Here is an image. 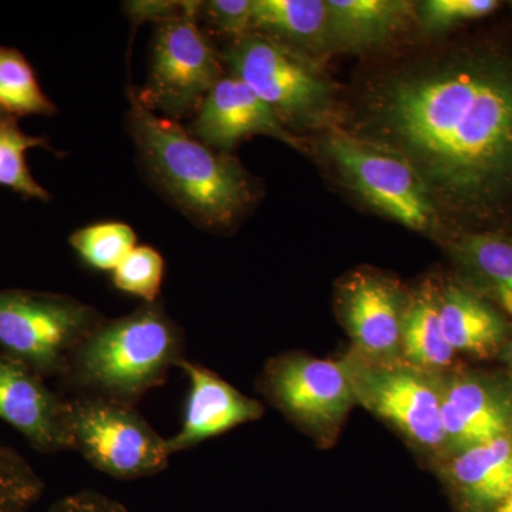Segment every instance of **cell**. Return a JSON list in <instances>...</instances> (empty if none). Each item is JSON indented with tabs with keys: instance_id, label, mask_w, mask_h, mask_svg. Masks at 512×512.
Returning <instances> with one entry per match:
<instances>
[{
	"instance_id": "5b68a950",
	"label": "cell",
	"mask_w": 512,
	"mask_h": 512,
	"mask_svg": "<svg viewBox=\"0 0 512 512\" xmlns=\"http://www.w3.org/2000/svg\"><path fill=\"white\" fill-rule=\"evenodd\" d=\"M67 429L73 451L117 480L157 476L170 466L167 439L134 406L100 397H67Z\"/></svg>"
},
{
	"instance_id": "9a60e30c",
	"label": "cell",
	"mask_w": 512,
	"mask_h": 512,
	"mask_svg": "<svg viewBox=\"0 0 512 512\" xmlns=\"http://www.w3.org/2000/svg\"><path fill=\"white\" fill-rule=\"evenodd\" d=\"M446 451L457 454L512 430V402L488 380L473 375L440 379Z\"/></svg>"
},
{
	"instance_id": "4316f807",
	"label": "cell",
	"mask_w": 512,
	"mask_h": 512,
	"mask_svg": "<svg viewBox=\"0 0 512 512\" xmlns=\"http://www.w3.org/2000/svg\"><path fill=\"white\" fill-rule=\"evenodd\" d=\"M498 8L497 0H427L417 9L424 28L434 32L484 18Z\"/></svg>"
},
{
	"instance_id": "1f68e13d",
	"label": "cell",
	"mask_w": 512,
	"mask_h": 512,
	"mask_svg": "<svg viewBox=\"0 0 512 512\" xmlns=\"http://www.w3.org/2000/svg\"><path fill=\"white\" fill-rule=\"evenodd\" d=\"M493 512H512V491Z\"/></svg>"
},
{
	"instance_id": "7a4b0ae2",
	"label": "cell",
	"mask_w": 512,
	"mask_h": 512,
	"mask_svg": "<svg viewBox=\"0 0 512 512\" xmlns=\"http://www.w3.org/2000/svg\"><path fill=\"white\" fill-rule=\"evenodd\" d=\"M185 359L184 330L160 301L106 319L74 350L60 386L73 396H92L136 407L165 383Z\"/></svg>"
},
{
	"instance_id": "277c9868",
	"label": "cell",
	"mask_w": 512,
	"mask_h": 512,
	"mask_svg": "<svg viewBox=\"0 0 512 512\" xmlns=\"http://www.w3.org/2000/svg\"><path fill=\"white\" fill-rule=\"evenodd\" d=\"M106 319L63 293L0 289V350L43 379L59 380L74 350Z\"/></svg>"
},
{
	"instance_id": "d6986e66",
	"label": "cell",
	"mask_w": 512,
	"mask_h": 512,
	"mask_svg": "<svg viewBox=\"0 0 512 512\" xmlns=\"http://www.w3.org/2000/svg\"><path fill=\"white\" fill-rule=\"evenodd\" d=\"M400 350L404 362L437 375L453 363L454 352L444 336L440 318V293L424 286L406 303Z\"/></svg>"
},
{
	"instance_id": "52a82bcc",
	"label": "cell",
	"mask_w": 512,
	"mask_h": 512,
	"mask_svg": "<svg viewBox=\"0 0 512 512\" xmlns=\"http://www.w3.org/2000/svg\"><path fill=\"white\" fill-rule=\"evenodd\" d=\"M201 2L158 22L153 43L150 79L138 99L168 119L197 111L215 84L222 79L217 53L198 28Z\"/></svg>"
},
{
	"instance_id": "f546056e",
	"label": "cell",
	"mask_w": 512,
	"mask_h": 512,
	"mask_svg": "<svg viewBox=\"0 0 512 512\" xmlns=\"http://www.w3.org/2000/svg\"><path fill=\"white\" fill-rule=\"evenodd\" d=\"M192 2H133L127 3L131 18L161 20L173 18L175 15L190 9Z\"/></svg>"
},
{
	"instance_id": "30bf717a",
	"label": "cell",
	"mask_w": 512,
	"mask_h": 512,
	"mask_svg": "<svg viewBox=\"0 0 512 512\" xmlns=\"http://www.w3.org/2000/svg\"><path fill=\"white\" fill-rule=\"evenodd\" d=\"M262 389L269 402L305 429H338L356 397L345 363L288 353L265 367Z\"/></svg>"
},
{
	"instance_id": "44dd1931",
	"label": "cell",
	"mask_w": 512,
	"mask_h": 512,
	"mask_svg": "<svg viewBox=\"0 0 512 512\" xmlns=\"http://www.w3.org/2000/svg\"><path fill=\"white\" fill-rule=\"evenodd\" d=\"M454 254L476 284L512 318V238L494 232L466 235L454 245Z\"/></svg>"
},
{
	"instance_id": "4fadbf2b",
	"label": "cell",
	"mask_w": 512,
	"mask_h": 512,
	"mask_svg": "<svg viewBox=\"0 0 512 512\" xmlns=\"http://www.w3.org/2000/svg\"><path fill=\"white\" fill-rule=\"evenodd\" d=\"M177 367L187 376L190 390L181 429L167 439L171 454L197 447L241 424L261 419L264 414V406L258 400L245 396L208 367L187 357Z\"/></svg>"
},
{
	"instance_id": "9c48e42d",
	"label": "cell",
	"mask_w": 512,
	"mask_h": 512,
	"mask_svg": "<svg viewBox=\"0 0 512 512\" xmlns=\"http://www.w3.org/2000/svg\"><path fill=\"white\" fill-rule=\"evenodd\" d=\"M225 60L234 77L247 84L281 120L318 119L330 104V86L289 47L259 33L235 40Z\"/></svg>"
},
{
	"instance_id": "7402d4cb",
	"label": "cell",
	"mask_w": 512,
	"mask_h": 512,
	"mask_svg": "<svg viewBox=\"0 0 512 512\" xmlns=\"http://www.w3.org/2000/svg\"><path fill=\"white\" fill-rule=\"evenodd\" d=\"M0 107L12 117L52 116L55 104L40 89L35 70L16 49L0 46Z\"/></svg>"
},
{
	"instance_id": "f1b7e54d",
	"label": "cell",
	"mask_w": 512,
	"mask_h": 512,
	"mask_svg": "<svg viewBox=\"0 0 512 512\" xmlns=\"http://www.w3.org/2000/svg\"><path fill=\"white\" fill-rule=\"evenodd\" d=\"M46 512H130L126 505L96 490H82L64 495Z\"/></svg>"
},
{
	"instance_id": "3957f363",
	"label": "cell",
	"mask_w": 512,
	"mask_h": 512,
	"mask_svg": "<svg viewBox=\"0 0 512 512\" xmlns=\"http://www.w3.org/2000/svg\"><path fill=\"white\" fill-rule=\"evenodd\" d=\"M128 126L147 173L161 191L204 227H227L251 201L237 161L192 137L177 121L160 117L130 93Z\"/></svg>"
},
{
	"instance_id": "8fae6325",
	"label": "cell",
	"mask_w": 512,
	"mask_h": 512,
	"mask_svg": "<svg viewBox=\"0 0 512 512\" xmlns=\"http://www.w3.org/2000/svg\"><path fill=\"white\" fill-rule=\"evenodd\" d=\"M0 420L19 431L37 453L73 451L67 397L50 390L30 367L0 350Z\"/></svg>"
},
{
	"instance_id": "d4e9b609",
	"label": "cell",
	"mask_w": 512,
	"mask_h": 512,
	"mask_svg": "<svg viewBox=\"0 0 512 512\" xmlns=\"http://www.w3.org/2000/svg\"><path fill=\"white\" fill-rule=\"evenodd\" d=\"M46 484L16 448L0 443V512H30Z\"/></svg>"
},
{
	"instance_id": "ac0fdd59",
	"label": "cell",
	"mask_w": 512,
	"mask_h": 512,
	"mask_svg": "<svg viewBox=\"0 0 512 512\" xmlns=\"http://www.w3.org/2000/svg\"><path fill=\"white\" fill-rule=\"evenodd\" d=\"M329 40L346 49L383 42L402 28L414 6L402 0H328Z\"/></svg>"
},
{
	"instance_id": "603a6c76",
	"label": "cell",
	"mask_w": 512,
	"mask_h": 512,
	"mask_svg": "<svg viewBox=\"0 0 512 512\" xmlns=\"http://www.w3.org/2000/svg\"><path fill=\"white\" fill-rule=\"evenodd\" d=\"M47 147L45 138L28 136L16 119L0 124V185L32 200L50 201V194L30 173L25 154L30 148Z\"/></svg>"
},
{
	"instance_id": "83f0119b",
	"label": "cell",
	"mask_w": 512,
	"mask_h": 512,
	"mask_svg": "<svg viewBox=\"0 0 512 512\" xmlns=\"http://www.w3.org/2000/svg\"><path fill=\"white\" fill-rule=\"evenodd\" d=\"M252 3L254 0H211L201 2L200 12L217 32L239 40L254 33Z\"/></svg>"
},
{
	"instance_id": "2e32d148",
	"label": "cell",
	"mask_w": 512,
	"mask_h": 512,
	"mask_svg": "<svg viewBox=\"0 0 512 512\" xmlns=\"http://www.w3.org/2000/svg\"><path fill=\"white\" fill-rule=\"evenodd\" d=\"M446 478L463 512H493L512 491V430L448 461Z\"/></svg>"
},
{
	"instance_id": "7c38bea8",
	"label": "cell",
	"mask_w": 512,
	"mask_h": 512,
	"mask_svg": "<svg viewBox=\"0 0 512 512\" xmlns=\"http://www.w3.org/2000/svg\"><path fill=\"white\" fill-rule=\"evenodd\" d=\"M191 134L220 150H229L252 136L274 137L299 147L275 110L234 76L222 77L202 101Z\"/></svg>"
},
{
	"instance_id": "d6a6232c",
	"label": "cell",
	"mask_w": 512,
	"mask_h": 512,
	"mask_svg": "<svg viewBox=\"0 0 512 512\" xmlns=\"http://www.w3.org/2000/svg\"><path fill=\"white\" fill-rule=\"evenodd\" d=\"M9 119H15V117L9 116V114L0 107V124L5 123V121Z\"/></svg>"
},
{
	"instance_id": "4dcf8cb0",
	"label": "cell",
	"mask_w": 512,
	"mask_h": 512,
	"mask_svg": "<svg viewBox=\"0 0 512 512\" xmlns=\"http://www.w3.org/2000/svg\"><path fill=\"white\" fill-rule=\"evenodd\" d=\"M501 350H503L505 362L512 367V328L508 329L507 339Z\"/></svg>"
},
{
	"instance_id": "6da1fadb",
	"label": "cell",
	"mask_w": 512,
	"mask_h": 512,
	"mask_svg": "<svg viewBox=\"0 0 512 512\" xmlns=\"http://www.w3.org/2000/svg\"><path fill=\"white\" fill-rule=\"evenodd\" d=\"M377 130L431 197L491 214L512 201V57L474 52L392 80L376 97Z\"/></svg>"
},
{
	"instance_id": "ba28073f",
	"label": "cell",
	"mask_w": 512,
	"mask_h": 512,
	"mask_svg": "<svg viewBox=\"0 0 512 512\" xmlns=\"http://www.w3.org/2000/svg\"><path fill=\"white\" fill-rule=\"evenodd\" d=\"M326 151L350 185L377 210L416 231L433 227V197L402 154L345 133L330 134Z\"/></svg>"
},
{
	"instance_id": "484cf974",
	"label": "cell",
	"mask_w": 512,
	"mask_h": 512,
	"mask_svg": "<svg viewBox=\"0 0 512 512\" xmlns=\"http://www.w3.org/2000/svg\"><path fill=\"white\" fill-rule=\"evenodd\" d=\"M164 278V259L157 249L136 247L113 271V284L119 291L157 302Z\"/></svg>"
},
{
	"instance_id": "cb8c5ba5",
	"label": "cell",
	"mask_w": 512,
	"mask_h": 512,
	"mask_svg": "<svg viewBox=\"0 0 512 512\" xmlns=\"http://www.w3.org/2000/svg\"><path fill=\"white\" fill-rule=\"evenodd\" d=\"M70 245L90 268L113 272L137 247V235L123 222H99L74 231Z\"/></svg>"
},
{
	"instance_id": "5bb4252c",
	"label": "cell",
	"mask_w": 512,
	"mask_h": 512,
	"mask_svg": "<svg viewBox=\"0 0 512 512\" xmlns=\"http://www.w3.org/2000/svg\"><path fill=\"white\" fill-rule=\"evenodd\" d=\"M340 305L355 352L376 362L399 360L406 303L392 282L353 275L343 286Z\"/></svg>"
},
{
	"instance_id": "e0dca14e",
	"label": "cell",
	"mask_w": 512,
	"mask_h": 512,
	"mask_svg": "<svg viewBox=\"0 0 512 512\" xmlns=\"http://www.w3.org/2000/svg\"><path fill=\"white\" fill-rule=\"evenodd\" d=\"M440 318L456 353L487 359L503 349L508 335L503 316L473 292L448 286L440 293Z\"/></svg>"
},
{
	"instance_id": "8992f818",
	"label": "cell",
	"mask_w": 512,
	"mask_h": 512,
	"mask_svg": "<svg viewBox=\"0 0 512 512\" xmlns=\"http://www.w3.org/2000/svg\"><path fill=\"white\" fill-rule=\"evenodd\" d=\"M342 362L357 404L389 421L417 446L446 451L440 377L423 372L404 360L376 362L355 350Z\"/></svg>"
},
{
	"instance_id": "ffe728a7",
	"label": "cell",
	"mask_w": 512,
	"mask_h": 512,
	"mask_svg": "<svg viewBox=\"0 0 512 512\" xmlns=\"http://www.w3.org/2000/svg\"><path fill=\"white\" fill-rule=\"evenodd\" d=\"M254 33L289 45L318 49L328 45L329 13L322 0H254Z\"/></svg>"
}]
</instances>
